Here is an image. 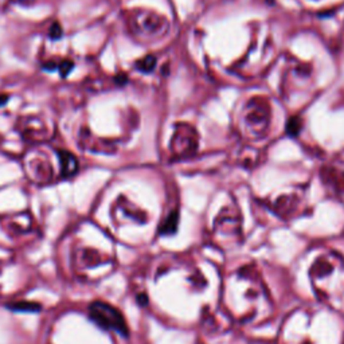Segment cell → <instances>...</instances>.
Masks as SVG:
<instances>
[{"instance_id":"cell-1","label":"cell","mask_w":344,"mask_h":344,"mask_svg":"<svg viewBox=\"0 0 344 344\" xmlns=\"http://www.w3.org/2000/svg\"><path fill=\"white\" fill-rule=\"evenodd\" d=\"M89 316L101 328L114 331L120 335L128 334L125 318L120 314V311L112 307L110 304L104 303V301H94L89 307Z\"/></svg>"},{"instance_id":"cell-2","label":"cell","mask_w":344,"mask_h":344,"mask_svg":"<svg viewBox=\"0 0 344 344\" xmlns=\"http://www.w3.org/2000/svg\"><path fill=\"white\" fill-rule=\"evenodd\" d=\"M59 160H61L62 174L65 175V176H72V175L77 172L78 161L76 159V156H73L69 152H61Z\"/></svg>"},{"instance_id":"cell-3","label":"cell","mask_w":344,"mask_h":344,"mask_svg":"<svg viewBox=\"0 0 344 344\" xmlns=\"http://www.w3.org/2000/svg\"><path fill=\"white\" fill-rule=\"evenodd\" d=\"M176 226H178V212H172L170 214V216L167 218L165 223L161 226V233L163 234H171V233H175L176 230Z\"/></svg>"},{"instance_id":"cell-4","label":"cell","mask_w":344,"mask_h":344,"mask_svg":"<svg viewBox=\"0 0 344 344\" xmlns=\"http://www.w3.org/2000/svg\"><path fill=\"white\" fill-rule=\"evenodd\" d=\"M300 129H301V121L298 117H293L288 121L287 132L289 136H297Z\"/></svg>"},{"instance_id":"cell-5","label":"cell","mask_w":344,"mask_h":344,"mask_svg":"<svg viewBox=\"0 0 344 344\" xmlns=\"http://www.w3.org/2000/svg\"><path fill=\"white\" fill-rule=\"evenodd\" d=\"M155 65H156V59H155L154 57H151V55L144 58V59H141V61L137 63V66L140 67L141 72H151L155 67Z\"/></svg>"}]
</instances>
